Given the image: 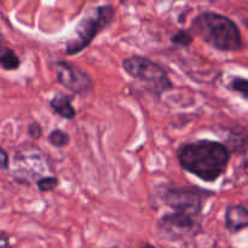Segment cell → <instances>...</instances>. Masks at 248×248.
<instances>
[{
	"mask_svg": "<svg viewBox=\"0 0 248 248\" xmlns=\"http://www.w3.org/2000/svg\"><path fill=\"white\" fill-rule=\"evenodd\" d=\"M177 157L182 169L201 181L213 183L225 173L232 154L223 143L201 140L182 145Z\"/></svg>",
	"mask_w": 248,
	"mask_h": 248,
	"instance_id": "cell-1",
	"label": "cell"
},
{
	"mask_svg": "<svg viewBox=\"0 0 248 248\" xmlns=\"http://www.w3.org/2000/svg\"><path fill=\"white\" fill-rule=\"evenodd\" d=\"M190 31L216 50L232 52L242 48V36L237 24L220 14L202 12L198 15Z\"/></svg>",
	"mask_w": 248,
	"mask_h": 248,
	"instance_id": "cell-2",
	"label": "cell"
},
{
	"mask_svg": "<svg viewBox=\"0 0 248 248\" xmlns=\"http://www.w3.org/2000/svg\"><path fill=\"white\" fill-rule=\"evenodd\" d=\"M115 11L110 5L89 10L75 27L74 34L65 44V55L74 56L91 45L93 39L114 21Z\"/></svg>",
	"mask_w": 248,
	"mask_h": 248,
	"instance_id": "cell-3",
	"label": "cell"
},
{
	"mask_svg": "<svg viewBox=\"0 0 248 248\" xmlns=\"http://www.w3.org/2000/svg\"><path fill=\"white\" fill-rule=\"evenodd\" d=\"M123 68L133 79L143 82L145 89L156 97L173 89L167 72L154 61L143 56H131L123 61Z\"/></svg>",
	"mask_w": 248,
	"mask_h": 248,
	"instance_id": "cell-4",
	"label": "cell"
},
{
	"mask_svg": "<svg viewBox=\"0 0 248 248\" xmlns=\"http://www.w3.org/2000/svg\"><path fill=\"white\" fill-rule=\"evenodd\" d=\"M210 195H212V191L202 190L198 186H174L165 190L162 200L174 212L198 216L202 210L203 200Z\"/></svg>",
	"mask_w": 248,
	"mask_h": 248,
	"instance_id": "cell-5",
	"label": "cell"
},
{
	"mask_svg": "<svg viewBox=\"0 0 248 248\" xmlns=\"http://www.w3.org/2000/svg\"><path fill=\"white\" fill-rule=\"evenodd\" d=\"M200 223L196 220L195 216L183 212L167 213L160 218L157 223V232L162 239L170 241L193 237L200 232Z\"/></svg>",
	"mask_w": 248,
	"mask_h": 248,
	"instance_id": "cell-6",
	"label": "cell"
},
{
	"mask_svg": "<svg viewBox=\"0 0 248 248\" xmlns=\"http://www.w3.org/2000/svg\"><path fill=\"white\" fill-rule=\"evenodd\" d=\"M57 81L75 94H86L93 89V80L85 70L68 61L53 63Z\"/></svg>",
	"mask_w": 248,
	"mask_h": 248,
	"instance_id": "cell-7",
	"label": "cell"
},
{
	"mask_svg": "<svg viewBox=\"0 0 248 248\" xmlns=\"http://www.w3.org/2000/svg\"><path fill=\"white\" fill-rule=\"evenodd\" d=\"M225 228L235 234L248 228V208L242 205H232L225 211Z\"/></svg>",
	"mask_w": 248,
	"mask_h": 248,
	"instance_id": "cell-8",
	"label": "cell"
},
{
	"mask_svg": "<svg viewBox=\"0 0 248 248\" xmlns=\"http://www.w3.org/2000/svg\"><path fill=\"white\" fill-rule=\"evenodd\" d=\"M73 97L68 96L64 93H57L51 98L50 107L57 115L61 118L67 119V120H72L77 115V110L74 107L72 106Z\"/></svg>",
	"mask_w": 248,
	"mask_h": 248,
	"instance_id": "cell-9",
	"label": "cell"
},
{
	"mask_svg": "<svg viewBox=\"0 0 248 248\" xmlns=\"http://www.w3.org/2000/svg\"><path fill=\"white\" fill-rule=\"evenodd\" d=\"M0 63L4 70H16L21 65V60L12 48L2 47L0 55Z\"/></svg>",
	"mask_w": 248,
	"mask_h": 248,
	"instance_id": "cell-10",
	"label": "cell"
},
{
	"mask_svg": "<svg viewBox=\"0 0 248 248\" xmlns=\"http://www.w3.org/2000/svg\"><path fill=\"white\" fill-rule=\"evenodd\" d=\"M69 135L64 132L61 128H56V130L51 131L48 135V142L52 147L55 148H64L69 144Z\"/></svg>",
	"mask_w": 248,
	"mask_h": 248,
	"instance_id": "cell-11",
	"label": "cell"
},
{
	"mask_svg": "<svg viewBox=\"0 0 248 248\" xmlns=\"http://www.w3.org/2000/svg\"><path fill=\"white\" fill-rule=\"evenodd\" d=\"M194 35L191 31H179L171 38V43L173 44L174 47L184 48L188 47L193 44Z\"/></svg>",
	"mask_w": 248,
	"mask_h": 248,
	"instance_id": "cell-12",
	"label": "cell"
},
{
	"mask_svg": "<svg viewBox=\"0 0 248 248\" xmlns=\"http://www.w3.org/2000/svg\"><path fill=\"white\" fill-rule=\"evenodd\" d=\"M60 184V181H58L57 177L55 176H47L43 177V178L39 179L36 182V186H38L39 190L41 193H48V191H53Z\"/></svg>",
	"mask_w": 248,
	"mask_h": 248,
	"instance_id": "cell-13",
	"label": "cell"
},
{
	"mask_svg": "<svg viewBox=\"0 0 248 248\" xmlns=\"http://www.w3.org/2000/svg\"><path fill=\"white\" fill-rule=\"evenodd\" d=\"M229 86L232 91L241 94L245 99H248V79L236 77L232 80Z\"/></svg>",
	"mask_w": 248,
	"mask_h": 248,
	"instance_id": "cell-14",
	"label": "cell"
},
{
	"mask_svg": "<svg viewBox=\"0 0 248 248\" xmlns=\"http://www.w3.org/2000/svg\"><path fill=\"white\" fill-rule=\"evenodd\" d=\"M43 135V127H41L40 124L38 123H31V125H28V136L33 140H38Z\"/></svg>",
	"mask_w": 248,
	"mask_h": 248,
	"instance_id": "cell-15",
	"label": "cell"
},
{
	"mask_svg": "<svg viewBox=\"0 0 248 248\" xmlns=\"http://www.w3.org/2000/svg\"><path fill=\"white\" fill-rule=\"evenodd\" d=\"M0 156H1V169L5 171V170L9 169V154L6 153V150L1 149Z\"/></svg>",
	"mask_w": 248,
	"mask_h": 248,
	"instance_id": "cell-16",
	"label": "cell"
},
{
	"mask_svg": "<svg viewBox=\"0 0 248 248\" xmlns=\"http://www.w3.org/2000/svg\"><path fill=\"white\" fill-rule=\"evenodd\" d=\"M1 247L2 248L7 247V237L6 235H5V232H2V236H1Z\"/></svg>",
	"mask_w": 248,
	"mask_h": 248,
	"instance_id": "cell-17",
	"label": "cell"
},
{
	"mask_svg": "<svg viewBox=\"0 0 248 248\" xmlns=\"http://www.w3.org/2000/svg\"><path fill=\"white\" fill-rule=\"evenodd\" d=\"M140 248H156V247H154L153 245H150V244H145V245H143Z\"/></svg>",
	"mask_w": 248,
	"mask_h": 248,
	"instance_id": "cell-18",
	"label": "cell"
}]
</instances>
